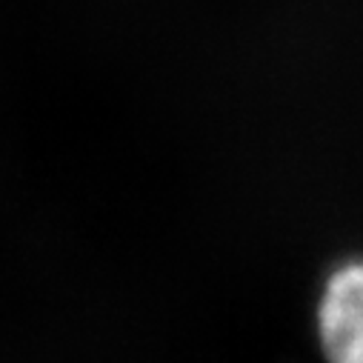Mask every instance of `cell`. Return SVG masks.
I'll return each mask as SVG.
<instances>
[{"label":"cell","mask_w":363,"mask_h":363,"mask_svg":"<svg viewBox=\"0 0 363 363\" xmlns=\"http://www.w3.org/2000/svg\"><path fill=\"white\" fill-rule=\"evenodd\" d=\"M318 329L329 363H363V260L340 266L326 281Z\"/></svg>","instance_id":"obj_1"}]
</instances>
